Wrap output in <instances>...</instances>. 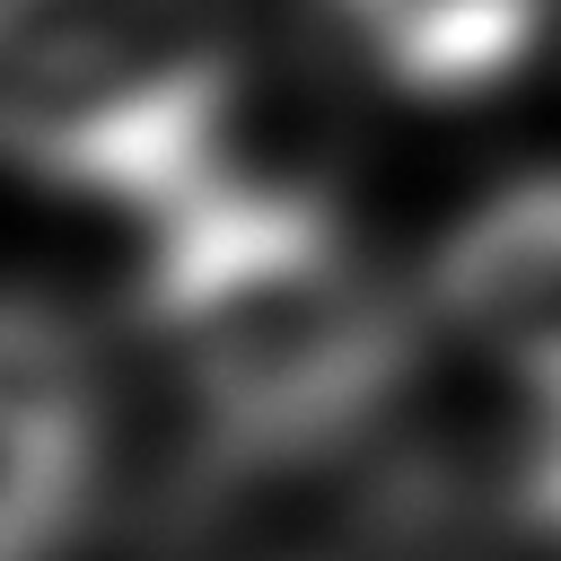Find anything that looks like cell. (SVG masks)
Returning a JSON list of instances; mask_svg holds the SVG:
<instances>
[{
	"instance_id": "5b68a950",
	"label": "cell",
	"mask_w": 561,
	"mask_h": 561,
	"mask_svg": "<svg viewBox=\"0 0 561 561\" xmlns=\"http://www.w3.org/2000/svg\"><path fill=\"white\" fill-rule=\"evenodd\" d=\"M324 9L351 35V53L403 96H482L517 79L561 26V0H324Z\"/></svg>"
},
{
	"instance_id": "277c9868",
	"label": "cell",
	"mask_w": 561,
	"mask_h": 561,
	"mask_svg": "<svg viewBox=\"0 0 561 561\" xmlns=\"http://www.w3.org/2000/svg\"><path fill=\"white\" fill-rule=\"evenodd\" d=\"M430 316L508 403L561 394V167L482 193L430 263Z\"/></svg>"
},
{
	"instance_id": "6da1fadb",
	"label": "cell",
	"mask_w": 561,
	"mask_h": 561,
	"mask_svg": "<svg viewBox=\"0 0 561 561\" xmlns=\"http://www.w3.org/2000/svg\"><path fill=\"white\" fill-rule=\"evenodd\" d=\"M140 342L228 456L298 465L394 403L421 307L342 202L219 158L140 210Z\"/></svg>"
},
{
	"instance_id": "3957f363",
	"label": "cell",
	"mask_w": 561,
	"mask_h": 561,
	"mask_svg": "<svg viewBox=\"0 0 561 561\" xmlns=\"http://www.w3.org/2000/svg\"><path fill=\"white\" fill-rule=\"evenodd\" d=\"M114 394L88 333L35 298L0 289V561H61L105 491Z\"/></svg>"
},
{
	"instance_id": "7a4b0ae2",
	"label": "cell",
	"mask_w": 561,
	"mask_h": 561,
	"mask_svg": "<svg viewBox=\"0 0 561 561\" xmlns=\"http://www.w3.org/2000/svg\"><path fill=\"white\" fill-rule=\"evenodd\" d=\"M228 0H0V167L61 202L158 210L228 158Z\"/></svg>"
}]
</instances>
